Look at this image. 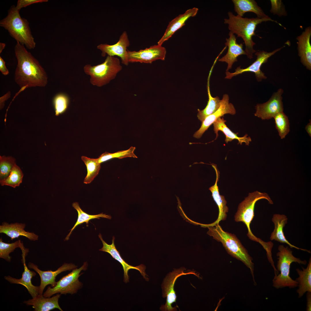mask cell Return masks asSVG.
<instances>
[{
	"mask_svg": "<svg viewBox=\"0 0 311 311\" xmlns=\"http://www.w3.org/2000/svg\"><path fill=\"white\" fill-rule=\"evenodd\" d=\"M229 96L226 94H224L221 100V105L219 109L214 113L207 116L202 122L200 129L194 134V137L197 139L200 138L204 132L209 126L219 118L226 114L234 115L236 110L234 105L229 102Z\"/></svg>",
	"mask_w": 311,
	"mask_h": 311,
	"instance_id": "9a60e30c",
	"label": "cell"
},
{
	"mask_svg": "<svg viewBox=\"0 0 311 311\" xmlns=\"http://www.w3.org/2000/svg\"><path fill=\"white\" fill-rule=\"evenodd\" d=\"M283 92V89L280 88L273 94L267 102L257 104L255 106L256 112L254 115L262 120H269L278 113L283 111L282 96Z\"/></svg>",
	"mask_w": 311,
	"mask_h": 311,
	"instance_id": "8fae6325",
	"label": "cell"
},
{
	"mask_svg": "<svg viewBox=\"0 0 311 311\" xmlns=\"http://www.w3.org/2000/svg\"><path fill=\"white\" fill-rule=\"evenodd\" d=\"M72 206L77 211L78 213V218L77 221L73 228L70 230V231L66 237L65 240H69V237L72 231L79 225L86 223L88 224L90 220L94 219H99L100 217L111 219V217L109 215L101 213L96 215H91L87 214L84 211L80 208L79 203L77 202H74L72 204Z\"/></svg>",
	"mask_w": 311,
	"mask_h": 311,
	"instance_id": "f1b7e54d",
	"label": "cell"
},
{
	"mask_svg": "<svg viewBox=\"0 0 311 311\" xmlns=\"http://www.w3.org/2000/svg\"><path fill=\"white\" fill-rule=\"evenodd\" d=\"M23 176L21 170L16 164L9 176L5 179L0 180V184L1 186H9L15 188L22 183Z\"/></svg>",
	"mask_w": 311,
	"mask_h": 311,
	"instance_id": "4dcf8cb0",
	"label": "cell"
},
{
	"mask_svg": "<svg viewBox=\"0 0 311 311\" xmlns=\"http://www.w3.org/2000/svg\"><path fill=\"white\" fill-rule=\"evenodd\" d=\"M19 11L13 5L8 11L7 16L0 21V26L7 30L10 35L17 42L25 45L30 50L34 49V41L27 20L22 18Z\"/></svg>",
	"mask_w": 311,
	"mask_h": 311,
	"instance_id": "277c9868",
	"label": "cell"
},
{
	"mask_svg": "<svg viewBox=\"0 0 311 311\" xmlns=\"http://www.w3.org/2000/svg\"><path fill=\"white\" fill-rule=\"evenodd\" d=\"M130 44L127 32L124 31L120 35L119 40L115 44L110 45L107 44H101L97 46V48L101 52V56H117L121 59L122 63L126 66L129 64L127 57V48Z\"/></svg>",
	"mask_w": 311,
	"mask_h": 311,
	"instance_id": "4fadbf2b",
	"label": "cell"
},
{
	"mask_svg": "<svg viewBox=\"0 0 311 311\" xmlns=\"http://www.w3.org/2000/svg\"><path fill=\"white\" fill-rule=\"evenodd\" d=\"M16 164L15 159L12 156H0V180L9 176Z\"/></svg>",
	"mask_w": 311,
	"mask_h": 311,
	"instance_id": "d590c367",
	"label": "cell"
},
{
	"mask_svg": "<svg viewBox=\"0 0 311 311\" xmlns=\"http://www.w3.org/2000/svg\"><path fill=\"white\" fill-rule=\"evenodd\" d=\"M17 248H20L22 251L27 250L24 248L23 243L21 242L20 240L12 243H7L3 242L1 237L0 239V257L7 261H11V257L9 254Z\"/></svg>",
	"mask_w": 311,
	"mask_h": 311,
	"instance_id": "1f68e13d",
	"label": "cell"
},
{
	"mask_svg": "<svg viewBox=\"0 0 311 311\" xmlns=\"http://www.w3.org/2000/svg\"><path fill=\"white\" fill-rule=\"evenodd\" d=\"M198 10V9L195 7L189 9L172 20L169 22L164 34L158 41V44L162 45L175 32L185 25V22L189 18L196 16Z\"/></svg>",
	"mask_w": 311,
	"mask_h": 311,
	"instance_id": "d6986e66",
	"label": "cell"
},
{
	"mask_svg": "<svg viewBox=\"0 0 311 311\" xmlns=\"http://www.w3.org/2000/svg\"><path fill=\"white\" fill-rule=\"evenodd\" d=\"M212 69H211L208 78L207 88L208 100L207 105L205 108L203 110L198 109L197 116L198 119L202 122L207 116L216 112L221 105V100L219 98L218 96L215 97H212L210 92L209 80Z\"/></svg>",
	"mask_w": 311,
	"mask_h": 311,
	"instance_id": "83f0119b",
	"label": "cell"
},
{
	"mask_svg": "<svg viewBox=\"0 0 311 311\" xmlns=\"http://www.w3.org/2000/svg\"><path fill=\"white\" fill-rule=\"evenodd\" d=\"M306 311H311V292H307L306 294Z\"/></svg>",
	"mask_w": 311,
	"mask_h": 311,
	"instance_id": "ab89813d",
	"label": "cell"
},
{
	"mask_svg": "<svg viewBox=\"0 0 311 311\" xmlns=\"http://www.w3.org/2000/svg\"><path fill=\"white\" fill-rule=\"evenodd\" d=\"M264 199L269 204H273V202L269 195L265 192L256 191L249 193L248 196L238 205L237 211L234 216L236 222H242L246 225L248 232L247 235L249 238L262 245L264 241L255 236L251 230L250 225L254 216L255 205L258 200Z\"/></svg>",
	"mask_w": 311,
	"mask_h": 311,
	"instance_id": "52a82bcc",
	"label": "cell"
},
{
	"mask_svg": "<svg viewBox=\"0 0 311 311\" xmlns=\"http://www.w3.org/2000/svg\"><path fill=\"white\" fill-rule=\"evenodd\" d=\"M234 11L237 15L242 17L244 14L248 12L255 13L259 18L269 17L254 0H232Z\"/></svg>",
	"mask_w": 311,
	"mask_h": 311,
	"instance_id": "484cf974",
	"label": "cell"
},
{
	"mask_svg": "<svg viewBox=\"0 0 311 311\" xmlns=\"http://www.w3.org/2000/svg\"><path fill=\"white\" fill-rule=\"evenodd\" d=\"M22 261L24 266V271L22 277L18 279L8 276H5L4 278L10 283L19 284L24 286L26 288L32 298H33L39 293V287L34 285L31 282L32 278L36 275V273L29 270L26 265L25 258L26 255L22 254Z\"/></svg>",
	"mask_w": 311,
	"mask_h": 311,
	"instance_id": "ffe728a7",
	"label": "cell"
},
{
	"mask_svg": "<svg viewBox=\"0 0 311 311\" xmlns=\"http://www.w3.org/2000/svg\"><path fill=\"white\" fill-rule=\"evenodd\" d=\"M135 149V147L131 146L127 150L119 151L114 153H111L105 152L96 159L98 162L101 164L102 162L114 158L121 159L128 157L137 158V157L134 153Z\"/></svg>",
	"mask_w": 311,
	"mask_h": 311,
	"instance_id": "d6a6232c",
	"label": "cell"
},
{
	"mask_svg": "<svg viewBox=\"0 0 311 311\" xmlns=\"http://www.w3.org/2000/svg\"><path fill=\"white\" fill-rule=\"evenodd\" d=\"M82 160L86 165L87 170V174L84 183L88 184L91 183L98 174L101 168V164L97 159L91 158L85 156L81 157Z\"/></svg>",
	"mask_w": 311,
	"mask_h": 311,
	"instance_id": "f546056e",
	"label": "cell"
},
{
	"mask_svg": "<svg viewBox=\"0 0 311 311\" xmlns=\"http://www.w3.org/2000/svg\"><path fill=\"white\" fill-rule=\"evenodd\" d=\"M88 264L86 262L79 268H76L67 275L63 276L56 282L55 286L51 287H49L43 293L45 297H50L56 293L61 294L67 293L73 294L76 293L82 286V284L79 280L80 274L82 270H85L87 268Z\"/></svg>",
	"mask_w": 311,
	"mask_h": 311,
	"instance_id": "ba28073f",
	"label": "cell"
},
{
	"mask_svg": "<svg viewBox=\"0 0 311 311\" xmlns=\"http://www.w3.org/2000/svg\"><path fill=\"white\" fill-rule=\"evenodd\" d=\"M11 93L9 91L3 96L0 98V109H2L3 107L5 101L9 99L11 96Z\"/></svg>",
	"mask_w": 311,
	"mask_h": 311,
	"instance_id": "f35d334b",
	"label": "cell"
},
{
	"mask_svg": "<svg viewBox=\"0 0 311 311\" xmlns=\"http://www.w3.org/2000/svg\"><path fill=\"white\" fill-rule=\"evenodd\" d=\"M212 165L216 172V178L214 185L210 187L209 189L212 193V196L218 207L219 212L217 219L211 224L204 225V226L205 227L213 226L219 224L221 221L225 220L227 217V213L229 209L226 205L227 202L224 197L220 195L219 192L217 182L219 178V172L215 164H212Z\"/></svg>",
	"mask_w": 311,
	"mask_h": 311,
	"instance_id": "44dd1931",
	"label": "cell"
},
{
	"mask_svg": "<svg viewBox=\"0 0 311 311\" xmlns=\"http://www.w3.org/2000/svg\"><path fill=\"white\" fill-rule=\"evenodd\" d=\"M48 1V0H18L16 8L20 11L22 8L30 5L36 3L47 2Z\"/></svg>",
	"mask_w": 311,
	"mask_h": 311,
	"instance_id": "8d00e7d4",
	"label": "cell"
},
{
	"mask_svg": "<svg viewBox=\"0 0 311 311\" xmlns=\"http://www.w3.org/2000/svg\"><path fill=\"white\" fill-rule=\"evenodd\" d=\"M14 51L17 60L16 83L21 88L45 87L48 82L47 75L38 61L18 42Z\"/></svg>",
	"mask_w": 311,
	"mask_h": 311,
	"instance_id": "6da1fadb",
	"label": "cell"
},
{
	"mask_svg": "<svg viewBox=\"0 0 311 311\" xmlns=\"http://www.w3.org/2000/svg\"><path fill=\"white\" fill-rule=\"evenodd\" d=\"M305 130L309 134V135L311 136V121L308 123L306 126Z\"/></svg>",
	"mask_w": 311,
	"mask_h": 311,
	"instance_id": "60d3db41",
	"label": "cell"
},
{
	"mask_svg": "<svg viewBox=\"0 0 311 311\" xmlns=\"http://www.w3.org/2000/svg\"><path fill=\"white\" fill-rule=\"evenodd\" d=\"M98 236L103 244V247L99 250L109 253L113 258L122 265L124 270V281L125 283H127L129 281V277L128 273L129 270L131 269L138 270L146 280H148L149 279L146 277L147 275L145 272L146 267L144 265L141 264L137 266H134L129 264L122 258L119 252L116 248L114 244L115 238L114 236L113 237L111 244H109L104 241L100 234H99Z\"/></svg>",
	"mask_w": 311,
	"mask_h": 311,
	"instance_id": "5bb4252c",
	"label": "cell"
},
{
	"mask_svg": "<svg viewBox=\"0 0 311 311\" xmlns=\"http://www.w3.org/2000/svg\"><path fill=\"white\" fill-rule=\"evenodd\" d=\"M228 18L224 19V23L228 25L230 31L243 39L245 45L246 55L250 59L253 58V54L256 52L253 49L255 43L253 41L252 37L256 35L255 31L257 25L264 22L271 21L282 26L279 23L269 17L263 18H244L238 15L235 16L230 12H228Z\"/></svg>",
	"mask_w": 311,
	"mask_h": 311,
	"instance_id": "7a4b0ae2",
	"label": "cell"
},
{
	"mask_svg": "<svg viewBox=\"0 0 311 311\" xmlns=\"http://www.w3.org/2000/svg\"><path fill=\"white\" fill-rule=\"evenodd\" d=\"M226 122V120H225L223 117L221 118L220 117L218 118L213 124L214 131L216 134L215 140L218 138V131H221L225 136V141L226 143H227L228 142L231 141L236 139L238 141V144H240L242 145V143H244L246 145H249L250 142L251 141L250 137H247L248 135L246 134L243 137H238L237 136L238 133L233 132L225 124Z\"/></svg>",
	"mask_w": 311,
	"mask_h": 311,
	"instance_id": "d4e9b609",
	"label": "cell"
},
{
	"mask_svg": "<svg viewBox=\"0 0 311 311\" xmlns=\"http://www.w3.org/2000/svg\"><path fill=\"white\" fill-rule=\"evenodd\" d=\"M0 71L2 74L5 75H8L9 73L8 70L5 65V62L1 56L0 57Z\"/></svg>",
	"mask_w": 311,
	"mask_h": 311,
	"instance_id": "74e56055",
	"label": "cell"
},
{
	"mask_svg": "<svg viewBox=\"0 0 311 311\" xmlns=\"http://www.w3.org/2000/svg\"><path fill=\"white\" fill-rule=\"evenodd\" d=\"M28 266L29 268L35 270L40 276L41 283L39 286V294L40 295H43V290L47 285H51L52 287L55 286L56 284V282L55 281L56 278L58 274L64 271L73 270L77 267L72 263H65L55 271H43L40 270L37 265L32 263H29Z\"/></svg>",
	"mask_w": 311,
	"mask_h": 311,
	"instance_id": "2e32d148",
	"label": "cell"
},
{
	"mask_svg": "<svg viewBox=\"0 0 311 311\" xmlns=\"http://www.w3.org/2000/svg\"><path fill=\"white\" fill-rule=\"evenodd\" d=\"M229 37L226 39L225 43L226 46L228 47V51L226 54L218 60L219 61L225 62L227 64L226 71L231 69L232 65L237 61V58L242 55H246V53L243 49V44L237 43L235 36L230 31L229 33Z\"/></svg>",
	"mask_w": 311,
	"mask_h": 311,
	"instance_id": "e0dca14e",
	"label": "cell"
},
{
	"mask_svg": "<svg viewBox=\"0 0 311 311\" xmlns=\"http://www.w3.org/2000/svg\"><path fill=\"white\" fill-rule=\"evenodd\" d=\"M185 270L184 268L175 269L172 272L169 273L164 279L162 285V296L166 298V301L164 305L161 306L160 309L162 311H176V308L173 307L172 304L176 302L177 296L174 287L175 282L179 276L189 274H193L198 277L199 276L195 273V271H191L188 272H184Z\"/></svg>",
	"mask_w": 311,
	"mask_h": 311,
	"instance_id": "9c48e42d",
	"label": "cell"
},
{
	"mask_svg": "<svg viewBox=\"0 0 311 311\" xmlns=\"http://www.w3.org/2000/svg\"><path fill=\"white\" fill-rule=\"evenodd\" d=\"M60 295L57 293L50 297H45L43 295L39 294L32 299L24 301V303L27 305L32 306L35 311H48L55 308L62 311L58 303Z\"/></svg>",
	"mask_w": 311,
	"mask_h": 311,
	"instance_id": "7402d4cb",
	"label": "cell"
},
{
	"mask_svg": "<svg viewBox=\"0 0 311 311\" xmlns=\"http://www.w3.org/2000/svg\"><path fill=\"white\" fill-rule=\"evenodd\" d=\"M25 223H16L9 224L4 222L0 225V233H4L10 237L11 240L23 236L32 241L37 240L39 236L33 232H26L24 230Z\"/></svg>",
	"mask_w": 311,
	"mask_h": 311,
	"instance_id": "603a6c76",
	"label": "cell"
},
{
	"mask_svg": "<svg viewBox=\"0 0 311 311\" xmlns=\"http://www.w3.org/2000/svg\"><path fill=\"white\" fill-rule=\"evenodd\" d=\"M287 216L284 215L276 214L273 215L272 221L274 224V228L270 235V240H275L282 243H285L291 248H294L311 253L310 250L300 248L292 244L286 239L283 229L287 222Z\"/></svg>",
	"mask_w": 311,
	"mask_h": 311,
	"instance_id": "cb8c5ba5",
	"label": "cell"
},
{
	"mask_svg": "<svg viewBox=\"0 0 311 311\" xmlns=\"http://www.w3.org/2000/svg\"><path fill=\"white\" fill-rule=\"evenodd\" d=\"M166 51L162 45H155L139 51H127V57L129 63L139 62L151 63L156 60H164Z\"/></svg>",
	"mask_w": 311,
	"mask_h": 311,
	"instance_id": "30bf717a",
	"label": "cell"
},
{
	"mask_svg": "<svg viewBox=\"0 0 311 311\" xmlns=\"http://www.w3.org/2000/svg\"><path fill=\"white\" fill-rule=\"evenodd\" d=\"M278 250V251L276 254L278 260L276 269L280 273L274 276L272 280L273 286L277 289L286 287L290 288L296 287L298 286V282L290 276L291 264L295 262L305 265L307 262L306 260H302L294 256L292 251L288 246L279 245Z\"/></svg>",
	"mask_w": 311,
	"mask_h": 311,
	"instance_id": "5b68a950",
	"label": "cell"
},
{
	"mask_svg": "<svg viewBox=\"0 0 311 311\" xmlns=\"http://www.w3.org/2000/svg\"><path fill=\"white\" fill-rule=\"evenodd\" d=\"M275 127L281 139L285 138L290 131L289 121L288 117L283 111L276 115L273 117Z\"/></svg>",
	"mask_w": 311,
	"mask_h": 311,
	"instance_id": "836d02e7",
	"label": "cell"
},
{
	"mask_svg": "<svg viewBox=\"0 0 311 311\" xmlns=\"http://www.w3.org/2000/svg\"><path fill=\"white\" fill-rule=\"evenodd\" d=\"M52 103L55 115L58 116L63 114L67 110L69 103V98L65 94L58 93L54 97Z\"/></svg>",
	"mask_w": 311,
	"mask_h": 311,
	"instance_id": "e575fe53",
	"label": "cell"
},
{
	"mask_svg": "<svg viewBox=\"0 0 311 311\" xmlns=\"http://www.w3.org/2000/svg\"><path fill=\"white\" fill-rule=\"evenodd\" d=\"M207 233L217 241L221 242L227 252L233 257L241 261L250 270L255 285L254 264L247 251L234 234L224 231L219 224L207 227Z\"/></svg>",
	"mask_w": 311,
	"mask_h": 311,
	"instance_id": "3957f363",
	"label": "cell"
},
{
	"mask_svg": "<svg viewBox=\"0 0 311 311\" xmlns=\"http://www.w3.org/2000/svg\"><path fill=\"white\" fill-rule=\"evenodd\" d=\"M5 45L4 43H0V53L2 52L4 48Z\"/></svg>",
	"mask_w": 311,
	"mask_h": 311,
	"instance_id": "b9f144b4",
	"label": "cell"
},
{
	"mask_svg": "<svg viewBox=\"0 0 311 311\" xmlns=\"http://www.w3.org/2000/svg\"><path fill=\"white\" fill-rule=\"evenodd\" d=\"M122 69L119 59L114 56H107L104 61L95 66L87 64L84 71L90 76V82L93 86L102 87L114 79Z\"/></svg>",
	"mask_w": 311,
	"mask_h": 311,
	"instance_id": "8992f818",
	"label": "cell"
},
{
	"mask_svg": "<svg viewBox=\"0 0 311 311\" xmlns=\"http://www.w3.org/2000/svg\"><path fill=\"white\" fill-rule=\"evenodd\" d=\"M311 28L309 26L297 38L298 55L300 58L301 61L309 70L311 69Z\"/></svg>",
	"mask_w": 311,
	"mask_h": 311,
	"instance_id": "ac0fdd59",
	"label": "cell"
},
{
	"mask_svg": "<svg viewBox=\"0 0 311 311\" xmlns=\"http://www.w3.org/2000/svg\"><path fill=\"white\" fill-rule=\"evenodd\" d=\"M284 47V46L271 52H267L264 51L256 52L255 55L257 56V58L252 64L245 69H241L240 66L236 68L235 72L234 73L226 71L225 78L230 79L234 76L244 72H249L255 73L257 80L258 81H261L263 79H266V77L260 69L261 66L267 61L269 58Z\"/></svg>",
	"mask_w": 311,
	"mask_h": 311,
	"instance_id": "7c38bea8",
	"label": "cell"
},
{
	"mask_svg": "<svg viewBox=\"0 0 311 311\" xmlns=\"http://www.w3.org/2000/svg\"><path fill=\"white\" fill-rule=\"evenodd\" d=\"M296 271L299 277L295 280L298 283L297 290L298 297H301L306 292H311V258L309 259L307 267H302V270L297 268Z\"/></svg>",
	"mask_w": 311,
	"mask_h": 311,
	"instance_id": "4316f807",
	"label": "cell"
}]
</instances>
